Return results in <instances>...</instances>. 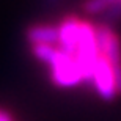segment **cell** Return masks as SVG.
<instances>
[{
	"label": "cell",
	"mask_w": 121,
	"mask_h": 121,
	"mask_svg": "<svg viewBox=\"0 0 121 121\" xmlns=\"http://www.w3.org/2000/svg\"><path fill=\"white\" fill-rule=\"evenodd\" d=\"M0 121H13V117L6 110H2L0 108Z\"/></svg>",
	"instance_id": "obj_10"
},
{
	"label": "cell",
	"mask_w": 121,
	"mask_h": 121,
	"mask_svg": "<svg viewBox=\"0 0 121 121\" xmlns=\"http://www.w3.org/2000/svg\"><path fill=\"white\" fill-rule=\"evenodd\" d=\"M60 49L58 46H47V44H41V46H31V54L36 60H39L41 63H44L47 66H50L54 60L57 58Z\"/></svg>",
	"instance_id": "obj_7"
},
{
	"label": "cell",
	"mask_w": 121,
	"mask_h": 121,
	"mask_svg": "<svg viewBox=\"0 0 121 121\" xmlns=\"http://www.w3.org/2000/svg\"><path fill=\"white\" fill-rule=\"evenodd\" d=\"M101 57L98 39H96V27L90 22L82 21L80 33H79V43L76 50V60L80 66V71L83 74L85 82L91 83L94 68L98 65V60Z\"/></svg>",
	"instance_id": "obj_1"
},
{
	"label": "cell",
	"mask_w": 121,
	"mask_h": 121,
	"mask_svg": "<svg viewBox=\"0 0 121 121\" xmlns=\"http://www.w3.org/2000/svg\"><path fill=\"white\" fill-rule=\"evenodd\" d=\"M46 5H50V6H54V5H58L61 0H43Z\"/></svg>",
	"instance_id": "obj_11"
},
{
	"label": "cell",
	"mask_w": 121,
	"mask_h": 121,
	"mask_svg": "<svg viewBox=\"0 0 121 121\" xmlns=\"http://www.w3.org/2000/svg\"><path fill=\"white\" fill-rule=\"evenodd\" d=\"M58 25L54 24H33L25 30V38L30 46H58Z\"/></svg>",
	"instance_id": "obj_6"
},
{
	"label": "cell",
	"mask_w": 121,
	"mask_h": 121,
	"mask_svg": "<svg viewBox=\"0 0 121 121\" xmlns=\"http://www.w3.org/2000/svg\"><path fill=\"white\" fill-rule=\"evenodd\" d=\"M91 85L98 96L104 101H113L118 96L117 90V82H115V74H113V68L104 55H101L98 60V65L94 68L93 79H91Z\"/></svg>",
	"instance_id": "obj_4"
},
{
	"label": "cell",
	"mask_w": 121,
	"mask_h": 121,
	"mask_svg": "<svg viewBox=\"0 0 121 121\" xmlns=\"http://www.w3.org/2000/svg\"><path fill=\"white\" fill-rule=\"evenodd\" d=\"M99 17L104 21V24H113V22H118L121 19V2L115 6H112L110 9H107L105 13H102Z\"/></svg>",
	"instance_id": "obj_9"
},
{
	"label": "cell",
	"mask_w": 121,
	"mask_h": 121,
	"mask_svg": "<svg viewBox=\"0 0 121 121\" xmlns=\"http://www.w3.org/2000/svg\"><path fill=\"white\" fill-rule=\"evenodd\" d=\"M82 19L77 16H68L58 24V47L68 55L76 57L77 43H79V33H80Z\"/></svg>",
	"instance_id": "obj_5"
},
{
	"label": "cell",
	"mask_w": 121,
	"mask_h": 121,
	"mask_svg": "<svg viewBox=\"0 0 121 121\" xmlns=\"http://www.w3.org/2000/svg\"><path fill=\"white\" fill-rule=\"evenodd\" d=\"M96 39H98L99 52L110 61L115 74L118 94H121V41L120 36L113 31L107 24H101L96 27Z\"/></svg>",
	"instance_id": "obj_2"
},
{
	"label": "cell",
	"mask_w": 121,
	"mask_h": 121,
	"mask_svg": "<svg viewBox=\"0 0 121 121\" xmlns=\"http://www.w3.org/2000/svg\"><path fill=\"white\" fill-rule=\"evenodd\" d=\"M121 0H85L82 5V9L90 16H101L112 6L118 5Z\"/></svg>",
	"instance_id": "obj_8"
},
{
	"label": "cell",
	"mask_w": 121,
	"mask_h": 121,
	"mask_svg": "<svg viewBox=\"0 0 121 121\" xmlns=\"http://www.w3.org/2000/svg\"><path fill=\"white\" fill-rule=\"evenodd\" d=\"M49 69L50 80L61 88H71V86H76L82 82H85L76 57L65 54L61 49H60L57 58L54 60V63L49 66Z\"/></svg>",
	"instance_id": "obj_3"
}]
</instances>
